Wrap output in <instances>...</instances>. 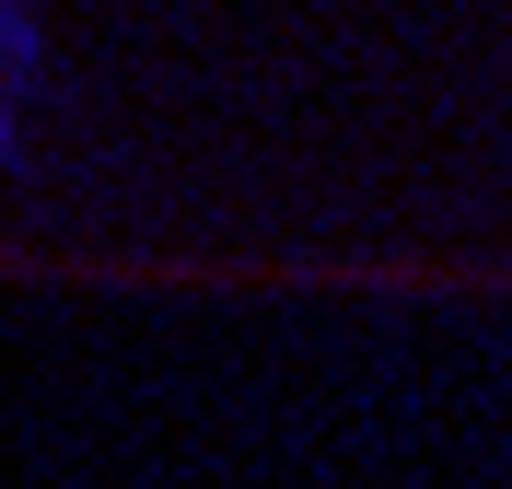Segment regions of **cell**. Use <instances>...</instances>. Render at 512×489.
Wrapping results in <instances>:
<instances>
[{"label": "cell", "instance_id": "1", "mask_svg": "<svg viewBox=\"0 0 512 489\" xmlns=\"http://www.w3.org/2000/svg\"><path fill=\"white\" fill-rule=\"evenodd\" d=\"M35 117V0H0V163L24 152Z\"/></svg>", "mask_w": 512, "mask_h": 489}]
</instances>
